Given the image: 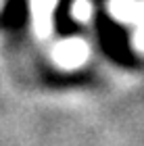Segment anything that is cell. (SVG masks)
I'll return each instance as SVG.
<instances>
[{
	"mask_svg": "<svg viewBox=\"0 0 144 146\" xmlns=\"http://www.w3.org/2000/svg\"><path fill=\"white\" fill-rule=\"evenodd\" d=\"M52 58L63 69H77L90 58V46L82 38H65L52 48Z\"/></svg>",
	"mask_w": 144,
	"mask_h": 146,
	"instance_id": "cell-1",
	"label": "cell"
},
{
	"mask_svg": "<svg viewBox=\"0 0 144 146\" xmlns=\"http://www.w3.org/2000/svg\"><path fill=\"white\" fill-rule=\"evenodd\" d=\"M98 34H100L102 48L117 61H129V44L123 36L121 27L111 19H102L98 23Z\"/></svg>",
	"mask_w": 144,
	"mask_h": 146,
	"instance_id": "cell-2",
	"label": "cell"
},
{
	"mask_svg": "<svg viewBox=\"0 0 144 146\" xmlns=\"http://www.w3.org/2000/svg\"><path fill=\"white\" fill-rule=\"evenodd\" d=\"M58 0H31V15H34V27L40 38L50 36L52 31V13L56 9Z\"/></svg>",
	"mask_w": 144,
	"mask_h": 146,
	"instance_id": "cell-3",
	"label": "cell"
},
{
	"mask_svg": "<svg viewBox=\"0 0 144 146\" xmlns=\"http://www.w3.org/2000/svg\"><path fill=\"white\" fill-rule=\"evenodd\" d=\"M109 13L115 21L119 23H138L140 17V2L136 0H111L109 2Z\"/></svg>",
	"mask_w": 144,
	"mask_h": 146,
	"instance_id": "cell-4",
	"label": "cell"
},
{
	"mask_svg": "<svg viewBox=\"0 0 144 146\" xmlns=\"http://www.w3.org/2000/svg\"><path fill=\"white\" fill-rule=\"evenodd\" d=\"M25 4L21 0H9L4 6V21L9 27H19L25 21Z\"/></svg>",
	"mask_w": 144,
	"mask_h": 146,
	"instance_id": "cell-5",
	"label": "cell"
},
{
	"mask_svg": "<svg viewBox=\"0 0 144 146\" xmlns=\"http://www.w3.org/2000/svg\"><path fill=\"white\" fill-rule=\"evenodd\" d=\"M92 0H73L69 6V15L73 17L75 23H88L92 19Z\"/></svg>",
	"mask_w": 144,
	"mask_h": 146,
	"instance_id": "cell-6",
	"label": "cell"
},
{
	"mask_svg": "<svg viewBox=\"0 0 144 146\" xmlns=\"http://www.w3.org/2000/svg\"><path fill=\"white\" fill-rule=\"evenodd\" d=\"M134 44H136L138 50H144V27H140V25H138V29H136V34H134Z\"/></svg>",
	"mask_w": 144,
	"mask_h": 146,
	"instance_id": "cell-7",
	"label": "cell"
},
{
	"mask_svg": "<svg viewBox=\"0 0 144 146\" xmlns=\"http://www.w3.org/2000/svg\"><path fill=\"white\" fill-rule=\"evenodd\" d=\"M138 25L144 27V2H140V17H138Z\"/></svg>",
	"mask_w": 144,
	"mask_h": 146,
	"instance_id": "cell-8",
	"label": "cell"
}]
</instances>
